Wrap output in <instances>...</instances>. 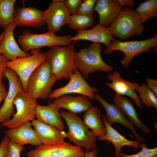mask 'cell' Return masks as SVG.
<instances>
[{
    "label": "cell",
    "mask_w": 157,
    "mask_h": 157,
    "mask_svg": "<svg viewBox=\"0 0 157 157\" xmlns=\"http://www.w3.org/2000/svg\"><path fill=\"white\" fill-rule=\"evenodd\" d=\"M135 11L139 15L143 24L150 18L157 16V0L145 1L141 3Z\"/></svg>",
    "instance_id": "f1b7e54d"
},
{
    "label": "cell",
    "mask_w": 157,
    "mask_h": 157,
    "mask_svg": "<svg viewBox=\"0 0 157 157\" xmlns=\"http://www.w3.org/2000/svg\"><path fill=\"white\" fill-rule=\"evenodd\" d=\"M117 1L122 7L125 6L133 7L134 6L135 2L133 0H118Z\"/></svg>",
    "instance_id": "ab89813d"
},
{
    "label": "cell",
    "mask_w": 157,
    "mask_h": 157,
    "mask_svg": "<svg viewBox=\"0 0 157 157\" xmlns=\"http://www.w3.org/2000/svg\"><path fill=\"white\" fill-rule=\"evenodd\" d=\"M28 157H85L81 147L65 141L50 145L43 144L29 151Z\"/></svg>",
    "instance_id": "8fae6325"
},
{
    "label": "cell",
    "mask_w": 157,
    "mask_h": 157,
    "mask_svg": "<svg viewBox=\"0 0 157 157\" xmlns=\"http://www.w3.org/2000/svg\"><path fill=\"white\" fill-rule=\"evenodd\" d=\"M60 114L65 121L68 129L66 133L68 138L76 145L91 150L96 148L97 137L88 128L83 121L76 114L60 110Z\"/></svg>",
    "instance_id": "3957f363"
},
{
    "label": "cell",
    "mask_w": 157,
    "mask_h": 157,
    "mask_svg": "<svg viewBox=\"0 0 157 157\" xmlns=\"http://www.w3.org/2000/svg\"><path fill=\"white\" fill-rule=\"evenodd\" d=\"M83 117L85 124L97 137L105 134L106 128L101 117V112L96 106H92L85 111Z\"/></svg>",
    "instance_id": "484cf974"
},
{
    "label": "cell",
    "mask_w": 157,
    "mask_h": 157,
    "mask_svg": "<svg viewBox=\"0 0 157 157\" xmlns=\"http://www.w3.org/2000/svg\"><path fill=\"white\" fill-rule=\"evenodd\" d=\"M95 19L93 15L76 14L71 15L67 24L70 28L74 30H84L93 27Z\"/></svg>",
    "instance_id": "4316f807"
},
{
    "label": "cell",
    "mask_w": 157,
    "mask_h": 157,
    "mask_svg": "<svg viewBox=\"0 0 157 157\" xmlns=\"http://www.w3.org/2000/svg\"><path fill=\"white\" fill-rule=\"evenodd\" d=\"M38 137L42 144L50 145L64 141L66 133L57 128L43 122L37 119H33L31 122Z\"/></svg>",
    "instance_id": "e0dca14e"
},
{
    "label": "cell",
    "mask_w": 157,
    "mask_h": 157,
    "mask_svg": "<svg viewBox=\"0 0 157 157\" xmlns=\"http://www.w3.org/2000/svg\"><path fill=\"white\" fill-rule=\"evenodd\" d=\"M8 93L6 87L2 82H0V103L4 100Z\"/></svg>",
    "instance_id": "74e56055"
},
{
    "label": "cell",
    "mask_w": 157,
    "mask_h": 157,
    "mask_svg": "<svg viewBox=\"0 0 157 157\" xmlns=\"http://www.w3.org/2000/svg\"><path fill=\"white\" fill-rule=\"evenodd\" d=\"M9 82V90L4 103L0 108V123L9 121L15 112L13 102L17 94L24 90L21 81L17 74L12 69L7 67L3 74Z\"/></svg>",
    "instance_id": "4fadbf2b"
},
{
    "label": "cell",
    "mask_w": 157,
    "mask_h": 157,
    "mask_svg": "<svg viewBox=\"0 0 157 157\" xmlns=\"http://www.w3.org/2000/svg\"><path fill=\"white\" fill-rule=\"evenodd\" d=\"M7 60L2 54H0V82H2L3 74L7 67L6 63Z\"/></svg>",
    "instance_id": "d590c367"
},
{
    "label": "cell",
    "mask_w": 157,
    "mask_h": 157,
    "mask_svg": "<svg viewBox=\"0 0 157 157\" xmlns=\"http://www.w3.org/2000/svg\"><path fill=\"white\" fill-rule=\"evenodd\" d=\"M84 153L85 157H97L98 150L97 148L91 150L85 149Z\"/></svg>",
    "instance_id": "f35d334b"
},
{
    "label": "cell",
    "mask_w": 157,
    "mask_h": 157,
    "mask_svg": "<svg viewBox=\"0 0 157 157\" xmlns=\"http://www.w3.org/2000/svg\"><path fill=\"white\" fill-rule=\"evenodd\" d=\"M9 141L5 135L0 143V157H4V155L7 144Z\"/></svg>",
    "instance_id": "8d00e7d4"
},
{
    "label": "cell",
    "mask_w": 157,
    "mask_h": 157,
    "mask_svg": "<svg viewBox=\"0 0 157 157\" xmlns=\"http://www.w3.org/2000/svg\"><path fill=\"white\" fill-rule=\"evenodd\" d=\"M74 43L66 46L52 47L46 53V60L57 80L69 78L76 69Z\"/></svg>",
    "instance_id": "6da1fadb"
},
{
    "label": "cell",
    "mask_w": 157,
    "mask_h": 157,
    "mask_svg": "<svg viewBox=\"0 0 157 157\" xmlns=\"http://www.w3.org/2000/svg\"><path fill=\"white\" fill-rule=\"evenodd\" d=\"M16 0H0V27L5 28L13 22Z\"/></svg>",
    "instance_id": "83f0119b"
},
{
    "label": "cell",
    "mask_w": 157,
    "mask_h": 157,
    "mask_svg": "<svg viewBox=\"0 0 157 157\" xmlns=\"http://www.w3.org/2000/svg\"><path fill=\"white\" fill-rule=\"evenodd\" d=\"M144 26L135 10L123 8L113 23L108 28L111 35L120 39H126L133 35L140 36Z\"/></svg>",
    "instance_id": "5b68a950"
},
{
    "label": "cell",
    "mask_w": 157,
    "mask_h": 157,
    "mask_svg": "<svg viewBox=\"0 0 157 157\" xmlns=\"http://www.w3.org/2000/svg\"><path fill=\"white\" fill-rule=\"evenodd\" d=\"M24 149V146L9 140L5 149L4 157H20V153Z\"/></svg>",
    "instance_id": "1f68e13d"
},
{
    "label": "cell",
    "mask_w": 157,
    "mask_h": 157,
    "mask_svg": "<svg viewBox=\"0 0 157 157\" xmlns=\"http://www.w3.org/2000/svg\"><path fill=\"white\" fill-rule=\"evenodd\" d=\"M146 85L157 96V80L156 78H146Z\"/></svg>",
    "instance_id": "e575fe53"
},
{
    "label": "cell",
    "mask_w": 157,
    "mask_h": 157,
    "mask_svg": "<svg viewBox=\"0 0 157 157\" xmlns=\"http://www.w3.org/2000/svg\"><path fill=\"white\" fill-rule=\"evenodd\" d=\"M5 34L4 31H3L0 35V44L1 43L4 37Z\"/></svg>",
    "instance_id": "60d3db41"
},
{
    "label": "cell",
    "mask_w": 157,
    "mask_h": 157,
    "mask_svg": "<svg viewBox=\"0 0 157 157\" xmlns=\"http://www.w3.org/2000/svg\"><path fill=\"white\" fill-rule=\"evenodd\" d=\"M107 77L111 82H105V84L113 90L115 93L129 97L133 100L136 106L140 108H143L141 100L135 91V87L137 83L125 80L121 76L119 72L117 71L112 74H108Z\"/></svg>",
    "instance_id": "5bb4252c"
},
{
    "label": "cell",
    "mask_w": 157,
    "mask_h": 157,
    "mask_svg": "<svg viewBox=\"0 0 157 157\" xmlns=\"http://www.w3.org/2000/svg\"><path fill=\"white\" fill-rule=\"evenodd\" d=\"M82 1L83 0H63L64 4L72 15L76 14Z\"/></svg>",
    "instance_id": "836d02e7"
},
{
    "label": "cell",
    "mask_w": 157,
    "mask_h": 157,
    "mask_svg": "<svg viewBox=\"0 0 157 157\" xmlns=\"http://www.w3.org/2000/svg\"><path fill=\"white\" fill-rule=\"evenodd\" d=\"M77 34L72 36L70 40L74 42L83 40L92 41L93 43L103 44L108 47L115 38L111 35L108 28L99 24L90 29L76 31Z\"/></svg>",
    "instance_id": "7402d4cb"
},
{
    "label": "cell",
    "mask_w": 157,
    "mask_h": 157,
    "mask_svg": "<svg viewBox=\"0 0 157 157\" xmlns=\"http://www.w3.org/2000/svg\"><path fill=\"white\" fill-rule=\"evenodd\" d=\"M31 126V122H28L17 128L8 129L5 131L6 136L9 140L23 146L30 144L38 146L42 144Z\"/></svg>",
    "instance_id": "44dd1931"
},
{
    "label": "cell",
    "mask_w": 157,
    "mask_h": 157,
    "mask_svg": "<svg viewBox=\"0 0 157 157\" xmlns=\"http://www.w3.org/2000/svg\"><path fill=\"white\" fill-rule=\"evenodd\" d=\"M36 99L31 98L24 90L19 92L13 102L16 112L9 121L0 124L8 129L17 128L32 121L35 118V110L37 105Z\"/></svg>",
    "instance_id": "ba28073f"
},
{
    "label": "cell",
    "mask_w": 157,
    "mask_h": 157,
    "mask_svg": "<svg viewBox=\"0 0 157 157\" xmlns=\"http://www.w3.org/2000/svg\"><path fill=\"white\" fill-rule=\"evenodd\" d=\"M69 79L65 85L56 89L51 93L48 97L49 99H55L62 95L72 93L78 94L91 99H94V95L98 92L97 89L88 84L77 69L76 68L70 75Z\"/></svg>",
    "instance_id": "30bf717a"
},
{
    "label": "cell",
    "mask_w": 157,
    "mask_h": 157,
    "mask_svg": "<svg viewBox=\"0 0 157 157\" xmlns=\"http://www.w3.org/2000/svg\"><path fill=\"white\" fill-rule=\"evenodd\" d=\"M135 90L138 93V95L139 98L146 107H153L157 110V96L149 89L146 84L142 83L140 85L137 83Z\"/></svg>",
    "instance_id": "f546056e"
},
{
    "label": "cell",
    "mask_w": 157,
    "mask_h": 157,
    "mask_svg": "<svg viewBox=\"0 0 157 157\" xmlns=\"http://www.w3.org/2000/svg\"><path fill=\"white\" fill-rule=\"evenodd\" d=\"M157 47V35L144 40L122 42L115 39L110 45L104 51V53L111 54L115 50L122 52L124 56L121 60L122 66L127 69L133 58L138 54L149 52L152 48L156 52Z\"/></svg>",
    "instance_id": "277c9868"
},
{
    "label": "cell",
    "mask_w": 157,
    "mask_h": 157,
    "mask_svg": "<svg viewBox=\"0 0 157 157\" xmlns=\"http://www.w3.org/2000/svg\"><path fill=\"white\" fill-rule=\"evenodd\" d=\"M13 22L16 26L36 28L42 27L45 23L43 12L32 6L17 8Z\"/></svg>",
    "instance_id": "9a60e30c"
},
{
    "label": "cell",
    "mask_w": 157,
    "mask_h": 157,
    "mask_svg": "<svg viewBox=\"0 0 157 157\" xmlns=\"http://www.w3.org/2000/svg\"><path fill=\"white\" fill-rule=\"evenodd\" d=\"M30 55L19 57L6 63L7 67L13 70L19 78L24 90L26 92L28 80L34 71L47 60L46 53L40 49L30 51Z\"/></svg>",
    "instance_id": "9c48e42d"
},
{
    "label": "cell",
    "mask_w": 157,
    "mask_h": 157,
    "mask_svg": "<svg viewBox=\"0 0 157 157\" xmlns=\"http://www.w3.org/2000/svg\"><path fill=\"white\" fill-rule=\"evenodd\" d=\"M97 0H83L76 14L87 15H93L94 7Z\"/></svg>",
    "instance_id": "d6a6232c"
},
{
    "label": "cell",
    "mask_w": 157,
    "mask_h": 157,
    "mask_svg": "<svg viewBox=\"0 0 157 157\" xmlns=\"http://www.w3.org/2000/svg\"><path fill=\"white\" fill-rule=\"evenodd\" d=\"M56 81L46 60L36 68L28 78L26 92L34 99H45L49 97Z\"/></svg>",
    "instance_id": "8992f818"
},
{
    "label": "cell",
    "mask_w": 157,
    "mask_h": 157,
    "mask_svg": "<svg viewBox=\"0 0 157 157\" xmlns=\"http://www.w3.org/2000/svg\"><path fill=\"white\" fill-rule=\"evenodd\" d=\"M72 36L70 35L57 36L55 33L48 31L43 33H33L26 29L19 36L18 42L21 49L27 52L44 47L68 46L71 43L70 39Z\"/></svg>",
    "instance_id": "52a82bcc"
},
{
    "label": "cell",
    "mask_w": 157,
    "mask_h": 157,
    "mask_svg": "<svg viewBox=\"0 0 157 157\" xmlns=\"http://www.w3.org/2000/svg\"><path fill=\"white\" fill-rule=\"evenodd\" d=\"M141 151L137 154L127 155L122 152L116 157H157V147L150 149L147 147V144L142 143Z\"/></svg>",
    "instance_id": "4dcf8cb0"
},
{
    "label": "cell",
    "mask_w": 157,
    "mask_h": 157,
    "mask_svg": "<svg viewBox=\"0 0 157 157\" xmlns=\"http://www.w3.org/2000/svg\"><path fill=\"white\" fill-rule=\"evenodd\" d=\"M102 44L93 43L88 47L81 49L75 53L76 68L83 78L88 79L90 74L100 71L107 73L112 71L113 68L102 59L101 53L103 50Z\"/></svg>",
    "instance_id": "7a4b0ae2"
},
{
    "label": "cell",
    "mask_w": 157,
    "mask_h": 157,
    "mask_svg": "<svg viewBox=\"0 0 157 157\" xmlns=\"http://www.w3.org/2000/svg\"><path fill=\"white\" fill-rule=\"evenodd\" d=\"M101 117L105 126L106 133L104 135L98 137L97 139L99 140L109 141L113 144L115 149L114 153L115 157L122 153L121 149L124 146H129L137 149L141 148V142L127 140L108 123L105 115H102Z\"/></svg>",
    "instance_id": "ffe728a7"
},
{
    "label": "cell",
    "mask_w": 157,
    "mask_h": 157,
    "mask_svg": "<svg viewBox=\"0 0 157 157\" xmlns=\"http://www.w3.org/2000/svg\"><path fill=\"white\" fill-rule=\"evenodd\" d=\"M59 108L54 103L46 106L37 104L35 110V118L43 122L63 130L65 127L61 119Z\"/></svg>",
    "instance_id": "cb8c5ba5"
},
{
    "label": "cell",
    "mask_w": 157,
    "mask_h": 157,
    "mask_svg": "<svg viewBox=\"0 0 157 157\" xmlns=\"http://www.w3.org/2000/svg\"><path fill=\"white\" fill-rule=\"evenodd\" d=\"M88 98L82 95L74 96L67 94L55 99L53 102L59 109L64 108L76 114L85 111L92 106Z\"/></svg>",
    "instance_id": "603a6c76"
},
{
    "label": "cell",
    "mask_w": 157,
    "mask_h": 157,
    "mask_svg": "<svg viewBox=\"0 0 157 157\" xmlns=\"http://www.w3.org/2000/svg\"><path fill=\"white\" fill-rule=\"evenodd\" d=\"M43 14L48 32L54 33L68 24L71 15L63 0H53L48 8L43 11Z\"/></svg>",
    "instance_id": "7c38bea8"
},
{
    "label": "cell",
    "mask_w": 157,
    "mask_h": 157,
    "mask_svg": "<svg viewBox=\"0 0 157 157\" xmlns=\"http://www.w3.org/2000/svg\"><path fill=\"white\" fill-rule=\"evenodd\" d=\"M16 26L13 22L4 28V37L0 44V54L7 61L19 57H27L31 54L22 50L17 43L14 35V30Z\"/></svg>",
    "instance_id": "2e32d148"
},
{
    "label": "cell",
    "mask_w": 157,
    "mask_h": 157,
    "mask_svg": "<svg viewBox=\"0 0 157 157\" xmlns=\"http://www.w3.org/2000/svg\"><path fill=\"white\" fill-rule=\"evenodd\" d=\"M123 9L117 0H98L94 10L99 15V24L108 28Z\"/></svg>",
    "instance_id": "d6986e66"
},
{
    "label": "cell",
    "mask_w": 157,
    "mask_h": 157,
    "mask_svg": "<svg viewBox=\"0 0 157 157\" xmlns=\"http://www.w3.org/2000/svg\"><path fill=\"white\" fill-rule=\"evenodd\" d=\"M94 99L99 101L104 107L105 111L106 119L110 125H112L115 122L121 124L129 128L133 132L139 141L142 142L146 141L143 138L140 137L137 134L133 126L116 104L108 102L98 93L94 95Z\"/></svg>",
    "instance_id": "ac0fdd59"
},
{
    "label": "cell",
    "mask_w": 157,
    "mask_h": 157,
    "mask_svg": "<svg viewBox=\"0 0 157 157\" xmlns=\"http://www.w3.org/2000/svg\"><path fill=\"white\" fill-rule=\"evenodd\" d=\"M113 100L133 126L140 129L145 134L149 133L150 129L145 126L139 118L132 101L126 97L116 93Z\"/></svg>",
    "instance_id": "d4e9b609"
}]
</instances>
